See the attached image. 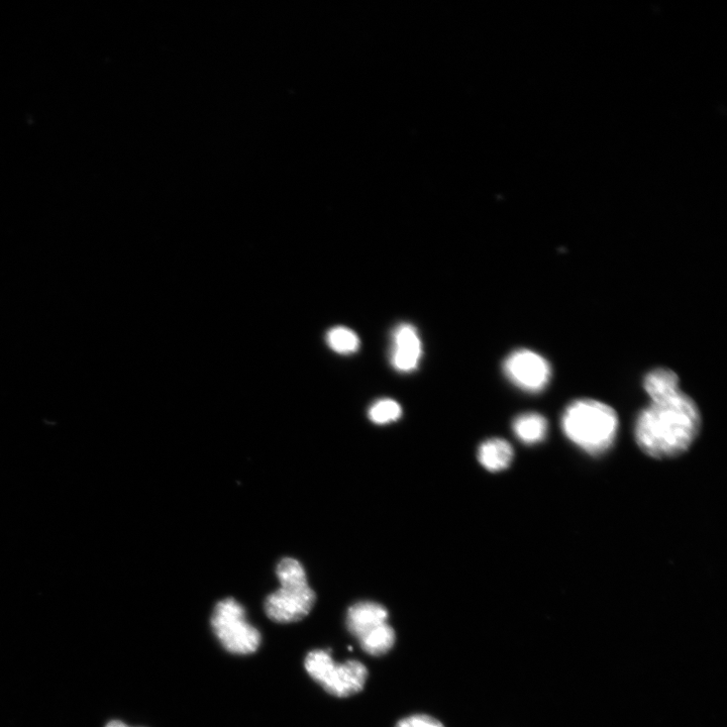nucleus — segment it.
I'll return each mask as SVG.
<instances>
[{"instance_id": "obj_14", "label": "nucleus", "mask_w": 727, "mask_h": 727, "mask_svg": "<svg viewBox=\"0 0 727 727\" xmlns=\"http://www.w3.org/2000/svg\"><path fill=\"white\" fill-rule=\"evenodd\" d=\"M368 415L372 423L384 426L398 421L402 415V408L395 400L383 398L371 405Z\"/></svg>"}, {"instance_id": "obj_16", "label": "nucleus", "mask_w": 727, "mask_h": 727, "mask_svg": "<svg viewBox=\"0 0 727 727\" xmlns=\"http://www.w3.org/2000/svg\"><path fill=\"white\" fill-rule=\"evenodd\" d=\"M106 727H132L120 720H113L107 724Z\"/></svg>"}, {"instance_id": "obj_13", "label": "nucleus", "mask_w": 727, "mask_h": 727, "mask_svg": "<svg viewBox=\"0 0 727 727\" xmlns=\"http://www.w3.org/2000/svg\"><path fill=\"white\" fill-rule=\"evenodd\" d=\"M328 346L336 353L350 355L360 348V339L355 332L346 327L330 330L326 337Z\"/></svg>"}, {"instance_id": "obj_15", "label": "nucleus", "mask_w": 727, "mask_h": 727, "mask_svg": "<svg viewBox=\"0 0 727 727\" xmlns=\"http://www.w3.org/2000/svg\"><path fill=\"white\" fill-rule=\"evenodd\" d=\"M396 727H445L438 719L429 715H412L401 719Z\"/></svg>"}, {"instance_id": "obj_3", "label": "nucleus", "mask_w": 727, "mask_h": 727, "mask_svg": "<svg viewBox=\"0 0 727 727\" xmlns=\"http://www.w3.org/2000/svg\"><path fill=\"white\" fill-rule=\"evenodd\" d=\"M276 575L280 587L266 598V614L279 623L303 619L314 608L317 599L308 584L304 567L293 558H284L277 565Z\"/></svg>"}, {"instance_id": "obj_7", "label": "nucleus", "mask_w": 727, "mask_h": 727, "mask_svg": "<svg viewBox=\"0 0 727 727\" xmlns=\"http://www.w3.org/2000/svg\"><path fill=\"white\" fill-rule=\"evenodd\" d=\"M423 355L422 341L417 329L401 324L393 331L390 362L395 370L412 372L419 367Z\"/></svg>"}, {"instance_id": "obj_5", "label": "nucleus", "mask_w": 727, "mask_h": 727, "mask_svg": "<svg viewBox=\"0 0 727 727\" xmlns=\"http://www.w3.org/2000/svg\"><path fill=\"white\" fill-rule=\"evenodd\" d=\"M213 631L229 652L235 655H250L261 645V634L248 622L242 604L234 598L220 601L212 616Z\"/></svg>"}, {"instance_id": "obj_1", "label": "nucleus", "mask_w": 727, "mask_h": 727, "mask_svg": "<svg viewBox=\"0 0 727 727\" xmlns=\"http://www.w3.org/2000/svg\"><path fill=\"white\" fill-rule=\"evenodd\" d=\"M702 427L700 410L686 393L643 409L635 424V439L643 453L653 459H671L685 454Z\"/></svg>"}, {"instance_id": "obj_8", "label": "nucleus", "mask_w": 727, "mask_h": 727, "mask_svg": "<svg viewBox=\"0 0 727 727\" xmlns=\"http://www.w3.org/2000/svg\"><path fill=\"white\" fill-rule=\"evenodd\" d=\"M388 616V611L383 605L371 601H363L349 608L347 626L350 633L360 639L367 633L387 623Z\"/></svg>"}, {"instance_id": "obj_6", "label": "nucleus", "mask_w": 727, "mask_h": 727, "mask_svg": "<svg viewBox=\"0 0 727 727\" xmlns=\"http://www.w3.org/2000/svg\"><path fill=\"white\" fill-rule=\"evenodd\" d=\"M503 372L515 387L529 393L544 391L553 374L549 361L529 349L512 352L503 362Z\"/></svg>"}, {"instance_id": "obj_2", "label": "nucleus", "mask_w": 727, "mask_h": 727, "mask_svg": "<svg viewBox=\"0 0 727 727\" xmlns=\"http://www.w3.org/2000/svg\"><path fill=\"white\" fill-rule=\"evenodd\" d=\"M562 430L575 446L592 456L608 452L617 437L619 420L616 411L594 399H577L562 414Z\"/></svg>"}, {"instance_id": "obj_10", "label": "nucleus", "mask_w": 727, "mask_h": 727, "mask_svg": "<svg viewBox=\"0 0 727 727\" xmlns=\"http://www.w3.org/2000/svg\"><path fill=\"white\" fill-rule=\"evenodd\" d=\"M514 457L511 445L503 439H490L478 449V461L486 470L497 473L507 469Z\"/></svg>"}, {"instance_id": "obj_11", "label": "nucleus", "mask_w": 727, "mask_h": 727, "mask_svg": "<svg viewBox=\"0 0 727 727\" xmlns=\"http://www.w3.org/2000/svg\"><path fill=\"white\" fill-rule=\"evenodd\" d=\"M679 376L671 369L656 368L644 378V388L652 402H660L679 393Z\"/></svg>"}, {"instance_id": "obj_9", "label": "nucleus", "mask_w": 727, "mask_h": 727, "mask_svg": "<svg viewBox=\"0 0 727 727\" xmlns=\"http://www.w3.org/2000/svg\"><path fill=\"white\" fill-rule=\"evenodd\" d=\"M512 430L523 444L538 445L548 437L549 423L541 413L526 412L513 421Z\"/></svg>"}, {"instance_id": "obj_12", "label": "nucleus", "mask_w": 727, "mask_h": 727, "mask_svg": "<svg viewBox=\"0 0 727 727\" xmlns=\"http://www.w3.org/2000/svg\"><path fill=\"white\" fill-rule=\"evenodd\" d=\"M362 649L369 655L382 656L388 653L394 646L396 636L394 630L384 623V625L367 633L358 639Z\"/></svg>"}, {"instance_id": "obj_4", "label": "nucleus", "mask_w": 727, "mask_h": 727, "mask_svg": "<svg viewBox=\"0 0 727 727\" xmlns=\"http://www.w3.org/2000/svg\"><path fill=\"white\" fill-rule=\"evenodd\" d=\"M304 666L311 678L337 697H349L361 692L368 678V670L361 662L352 660L337 664L323 650L308 653Z\"/></svg>"}]
</instances>
